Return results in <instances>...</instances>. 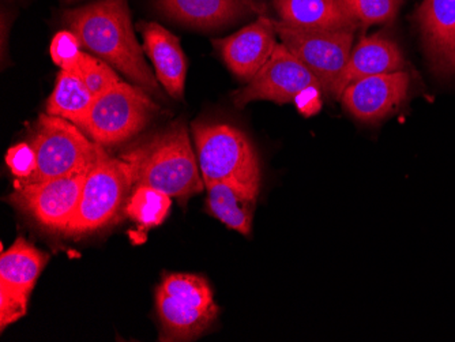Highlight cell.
<instances>
[{"instance_id":"6da1fadb","label":"cell","mask_w":455,"mask_h":342,"mask_svg":"<svg viewBox=\"0 0 455 342\" xmlns=\"http://www.w3.org/2000/svg\"><path fill=\"white\" fill-rule=\"evenodd\" d=\"M66 24L82 47L119 70L134 85L158 94V81L138 44L130 17L129 0H100L66 12Z\"/></svg>"},{"instance_id":"7a4b0ae2","label":"cell","mask_w":455,"mask_h":342,"mask_svg":"<svg viewBox=\"0 0 455 342\" xmlns=\"http://www.w3.org/2000/svg\"><path fill=\"white\" fill-rule=\"evenodd\" d=\"M132 173V188H156L171 198L188 199L204 186L190 135L181 122L171 124L123 152Z\"/></svg>"},{"instance_id":"3957f363","label":"cell","mask_w":455,"mask_h":342,"mask_svg":"<svg viewBox=\"0 0 455 342\" xmlns=\"http://www.w3.org/2000/svg\"><path fill=\"white\" fill-rule=\"evenodd\" d=\"M193 134L204 186L232 182L259 194V157L242 130L228 123L196 122Z\"/></svg>"},{"instance_id":"277c9868","label":"cell","mask_w":455,"mask_h":342,"mask_svg":"<svg viewBox=\"0 0 455 342\" xmlns=\"http://www.w3.org/2000/svg\"><path fill=\"white\" fill-rule=\"evenodd\" d=\"M156 306L161 323L160 341H194L219 315L208 281L188 273L163 278L156 290Z\"/></svg>"},{"instance_id":"5b68a950","label":"cell","mask_w":455,"mask_h":342,"mask_svg":"<svg viewBox=\"0 0 455 342\" xmlns=\"http://www.w3.org/2000/svg\"><path fill=\"white\" fill-rule=\"evenodd\" d=\"M30 145L37 168L32 178L22 180L28 183L88 173L104 152V147L73 122L48 114L38 117Z\"/></svg>"},{"instance_id":"8992f818","label":"cell","mask_w":455,"mask_h":342,"mask_svg":"<svg viewBox=\"0 0 455 342\" xmlns=\"http://www.w3.org/2000/svg\"><path fill=\"white\" fill-rule=\"evenodd\" d=\"M158 112L145 89L120 81L93 99L78 127L96 144L115 147L137 137Z\"/></svg>"},{"instance_id":"52a82bcc","label":"cell","mask_w":455,"mask_h":342,"mask_svg":"<svg viewBox=\"0 0 455 342\" xmlns=\"http://www.w3.org/2000/svg\"><path fill=\"white\" fill-rule=\"evenodd\" d=\"M132 191V173L126 163L109 157L104 150L86 176L78 208L63 234L86 236L106 228L126 208Z\"/></svg>"},{"instance_id":"ba28073f","label":"cell","mask_w":455,"mask_h":342,"mask_svg":"<svg viewBox=\"0 0 455 342\" xmlns=\"http://www.w3.org/2000/svg\"><path fill=\"white\" fill-rule=\"evenodd\" d=\"M273 25L283 44L315 76L322 91L334 99L339 76L354 50L356 29H306L281 21H273Z\"/></svg>"},{"instance_id":"9c48e42d","label":"cell","mask_w":455,"mask_h":342,"mask_svg":"<svg viewBox=\"0 0 455 342\" xmlns=\"http://www.w3.org/2000/svg\"><path fill=\"white\" fill-rule=\"evenodd\" d=\"M88 173L35 183L17 179L9 203L43 228L65 232L78 208Z\"/></svg>"},{"instance_id":"30bf717a","label":"cell","mask_w":455,"mask_h":342,"mask_svg":"<svg viewBox=\"0 0 455 342\" xmlns=\"http://www.w3.org/2000/svg\"><path fill=\"white\" fill-rule=\"evenodd\" d=\"M321 84L311 71L283 44H277L275 52L259 73L245 88L232 94L235 106L244 108L252 101H273L285 104L295 101L296 96Z\"/></svg>"},{"instance_id":"8fae6325","label":"cell","mask_w":455,"mask_h":342,"mask_svg":"<svg viewBox=\"0 0 455 342\" xmlns=\"http://www.w3.org/2000/svg\"><path fill=\"white\" fill-rule=\"evenodd\" d=\"M409 89V73L395 71L350 84L339 99L352 116L364 123H374L397 109L408 99Z\"/></svg>"},{"instance_id":"7c38bea8","label":"cell","mask_w":455,"mask_h":342,"mask_svg":"<svg viewBox=\"0 0 455 342\" xmlns=\"http://www.w3.org/2000/svg\"><path fill=\"white\" fill-rule=\"evenodd\" d=\"M424 52L438 78H455V0H424L415 14Z\"/></svg>"},{"instance_id":"4fadbf2b","label":"cell","mask_w":455,"mask_h":342,"mask_svg":"<svg viewBox=\"0 0 455 342\" xmlns=\"http://www.w3.org/2000/svg\"><path fill=\"white\" fill-rule=\"evenodd\" d=\"M275 29L272 20L260 17L229 37L214 40L225 65L243 81H251L275 52Z\"/></svg>"},{"instance_id":"5bb4252c","label":"cell","mask_w":455,"mask_h":342,"mask_svg":"<svg viewBox=\"0 0 455 342\" xmlns=\"http://www.w3.org/2000/svg\"><path fill=\"white\" fill-rule=\"evenodd\" d=\"M405 68V56L395 40L379 33L370 37H363L350 52L337 84L334 99H341L345 89L359 79L379 74L395 73L403 71Z\"/></svg>"},{"instance_id":"9a60e30c","label":"cell","mask_w":455,"mask_h":342,"mask_svg":"<svg viewBox=\"0 0 455 342\" xmlns=\"http://www.w3.org/2000/svg\"><path fill=\"white\" fill-rule=\"evenodd\" d=\"M140 32L143 36V50L155 66L158 83L173 99H183L188 60L179 38L156 22H143Z\"/></svg>"},{"instance_id":"2e32d148","label":"cell","mask_w":455,"mask_h":342,"mask_svg":"<svg viewBox=\"0 0 455 342\" xmlns=\"http://www.w3.org/2000/svg\"><path fill=\"white\" fill-rule=\"evenodd\" d=\"M167 17L188 27L214 29L254 12V0H157Z\"/></svg>"},{"instance_id":"e0dca14e","label":"cell","mask_w":455,"mask_h":342,"mask_svg":"<svg viewBox=\"0 0 455 342\" xmlns=\"http://www.w3.org/2000/svg\"><path fill=\"white\" fill-rule=\"evenodd\" d=\"M281 22L306 29H357L339 0H273Z\"/></svg>"},{"instance_id":"ac0fdd59","label":"cell","mask_w":455,"mask_h":342,"mask_svg":"<svg viewBox=\"0 0 455 342\" xmlns=\"http://www.w3.org/2000/svg\"><path fill=\"white\" fill-rule=\"evenodd\" d=\"M208 201L206 208L232 231L248 236L251 234L252 216L258 195L243 186L232 182L213 183L206 186Z\"/></svg>"},{"instance_id":"d6986e66","label":"cell","mask_w":455,"mask_h":342,"mask_svg":"<svg viewBox=\"0 0 455 342\" xmlns=\"http://www.w3.org/2000/svg\"><path fill=\"white\" fill-rule=\"evenodd\" d=\"M47 262L44 252L18 237L0 257V284L30 296Z\"/></svg>"},{"instance_id":"ffe728a7","label":"cell","mask_w":455,"mask_h":342,"mask_svg":"<svg viewBox=\"0 0 455 342\" xmlns=\"http://www.w3.org/2000/svg\"><path fill=\"white\" fill-rule=\"evenodd\" d=\"M94 96L76 74L60 70L47 101L48 115L70 120L78 126L93 103Z\"/></svg>"},{"instance_id":"44dd1931","label":"cell","mask_w":455,"mask_h":342,"mask_svg":"<svg viewBox=\"0 0 455 342\" xmlns=\"http://www.w3.org/2000/svg\"><path fill=\"white\" fill-rule=\"evenodd\" d=\"M172 198L167 194L148 186H140L132 188L124 211L140 228L150 229L164 223L170 214Z\"/></svg>"},{"instance_id":"7402d4cb","label":"cell","mask_w":455,"mask_h":342,"mask_svg":"<svg viewBox=\"0 0 455 342\" xmlns=\"http://www.w3.org/2000/svg\"><path fill=\"white\" fill-rule=\"evenodd\" d=\"M66 71L76 74L92 91L94 99L120 83L119 76L106 60L85 52H81L73 68Z\"/></svg>"},{"instance_id":"603a6c76","label":"cell","mask_w":455,"mask_h":342,"mask_svg":"<svg viewBox=\"0 0 455 342\" xmlns=\"http://www.w3.org/2000/svg\"><path fill=\"white\" fill-rule=\"evenodd\" d=\"M357 25L390 24L403 6V0H339Z\"/></svg>"},{"instance_id":"cb8c5ba5","label":"cell","mask_w":455,"mask_h":342,"mask_svg":"<svg viewBox=\"0 0 455 342\" xmlns=\"http://www.w3.org/2000/svg\"><path fill=\"white\" fill-rule=\"evenodd\" d=\"M81 42L76 33L71 30H61L56 33L51 42V58L61 70H70L81 55Z\"/></svg>"},{"instance_id":"d4e9b609","label":"cell","mask_w":455,"mask_h":342,"mask_svg":"<svg viewBox=\"0 0 455 342\" xmlns=\"http://www.w3.org/2000/svg\"><path fill=\"white\" fill-rule=\"evenodd\" d=\"M30 296L0 284V329L2 331L27 314Z\"/></svg>"},{"instance_id":"484cf974","label":"cell","mask_w":455,"mask_h":342,"mask_svg":"<svg viewBox=\"0 0 455 342\" xmlns=\"http://www.w3.org/2000/svg\"><path fill=\"white\" fill-rule=\"evenodd\" d=\"M6 164L10 172L20 180L32 178L37 168V158L32 145L20 142L10 147L6 153Z\"/></svg>"},{"instance_id":"4316f807","label":"cell","mask_w":455,"mask_h":342,"mask_svg":"<svg viewBox=\"0 0 455 342\" xmlns=\"http://www.w3.org/2000/svg\"><path fill=\"white\" fill-rule=\"evenodd\" d=\"M293 103L298 107L299 111L306 116L316 114L321 109V89L308 88L296 96Z\"/></svg>"}]
</instances>
